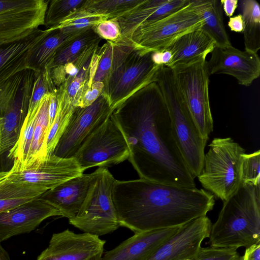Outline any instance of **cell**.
<instances>
[{"label": "cell", "instance_id": "20", "mask_svg": "<svg viewBox=\"0 0 260 260\" xmlns=\"http://www.w3.org/2000/svg\"><path fill=\"white\" fill-rule=\"evenodd\" d=\"M51 30L38 28L23 39L0 45V86L17 73L29 69L32 52Z\"/></svg>", "mask_w": 260, "mask_h": 260}, {"label": "cell", "instance_id": "15", "mask_svg": "<svg viewBox=\"0 0 260 260\" xmlns=\"http://www.w3.org/2000/svg\"><path fill=\"white\" fill-rule=\"evenodd\" d=\"M211 225L206 215L185 224L147 260H194L202 242L209 237Z\"/></svg>", "mask_w": 260, "mask_h": 260}, {"label": "cell", "instance_id": "2", "mask_svg": "<svg viewBox=\"0 0 260 260\" xmlns=\"http://www.w3.org/2000/svg\"><path fill=\"white\" fill-rule=\"evenodd\" d=\"M112 198L120 226L134 234L180 227L212 210L215 197L204 189L143 179L116 180Z\"/></svg>", "mask_w": 260, "mask_h": 260}, {"label": "cell", "instance_id": "36", "mask_svg": "<svg viewBox=\"0 0 260 260\" xmlns=\"http://www.w3.org/2000/svg\"><path fill=\"white\" fill-rule=\"evenodd\" d=\"M260 151L244 153L241 163V182L242 184L253 185L260 192Z\"/></svg>", "mask_w": 260, "mask_h": 260}, {"label": "cell", "instance_id": "43", "mask_svg": "<svg viewBox=\"0 0 260 260\" xmlns=\"http://www.w3.org/2000/svg\"><path fill=\"white\" fill-rule=\"evenodd\" d=\"M238 2V0L220 1L222 10L227 16L229 17H232L237 8Z\"/></svg>", "mask_w": 260, "mask_h": 260}, {"label": "cell", "instance_id": "35", "mask_svg": "<svg viewBox=\"0 0 260 260\" xmlns=\"http://www.w3.org/2000/svg\"><path fill=\"white\" fill-rule=\"evenodd\" d=\"M85 0H52L49 1L45 18V25L53 28L57 26L72 12L78 9Z\"/></svg>", "mask_w": 260, "mask_h": 260}, {"label": "cell", "instance_id": "22", "mask_svg": "<svg viewBox=\"0 0 260 260\" xmlns=\"http://www.w3.org/2000/svg\"><path fill=\"white\" fill-rule=\"evenodd\" d=\"M32 89L19 96L1 117L0 156L13 148L19 138Z\"/></svg>", "mask_w": 260, "mask_h": 260}, {"label": "cell", "instance_id": "27", "mask_svg": "<svg viewBox=\"0 0 260 260\" xmlns=\"http://www.w3.org/2000/svg\"><path fill=\"white\" fill-rule=\"evenodd\" d=\"M51 94H45L37 107L32 142L25 167L47 156L46 142L49 131L48 108Z\"/></svg>", "mask_w": 260, "mask_h": 260}, {"label": "cell", "instance_id": "33", "mask_svg": "<svg viewBox=\"0 0 260 260\" xmlns=\"http://www.w3.org/2000/svg\"><path fill=\"white\" fill-rule=\"evenodd\" d=\"M143 0H85L80 9L91 15H104L108 19L119 17Z\"/></svg>", "mask_w": 260, "mask_h": 260}, {"label": "cell", "instance_id": "37", "mask_svg": "<svg viewBox=\"0 0 260 260\" xmlns=\"http://www.w3.org/2000/svg\"><path fill=\"white\" fill-rule=\"evenodd\" d=\"M236 248L201 247L194 260H241Z\"/></svg>", "mask_w": 260, "mask_h": 260}, {"label": "cell", "instance_id": "1", "mask_svg": "<svg viewBox=\"0 0 260 260\" xmlns=\"http://www.w3.org/2000/svg\"><path fill=\"white\" fill-rule=\"evenodd\" d=\"M111 117L124 135L128 160L140 178L196 188L175 141L168 110L155 82L126 99Z\"/></svg>", "mask_w": 260, "mask_h": 260}, {"label": "cell", "instance_id": "38", "mask_svg": "<svg viewBox=\"0 0 260 260\" xmlns=\"http://www.w3.org/2000/svg\"><path fill=\"white\" fill-rule=\"evenodd\" d=\"M95 32L102 39L115 42L121 38V30L118 23L110 19L103 21L92 28Z\"/></svg>", "mask_w": 260, "mask_h": 260}, {"label": "cell", "instance_id": "28", "mask_svg": "<svg viewBox=\"0 0 260 260\" xmlns=\"http://www.w3.org/2000/svg\"><path fill=\"white\" fill-rule=\"evenodd\" d=\"M101 40L92 28L67 40L58 49L52 62L46 68L50 70L74 61L86 49Z\"/></svg>", "mask_w": 260, "mask_h": 260}, {"label": "cell", "instance_id": "11", "mask_svg": "<svg viewBox=\"0 0 260 260\" xmlns=\"http://www.w3.org/2000/svg\"><path fill=\"white\" fill-rule=\"evenodd\" d=\"M113 111L108 97L103 93L89 106L76 107L53 154L62 158H74L86 140Z\"/></svg>", "mask_w": 260, "mask_h": 260}, {"label": "cell", "instance_id": "12", "mask_svg": "<svg viewBox=\"0 0 260 260\" xmlns=\"http://www.w3.org/2000/svg\"><path fill=\"white\" fill-rule=\"evenodd\" d=\"M49 1L0 0V45L20 41L45 25Z\"/></svg>", "mask_w": 260, "mask_h": 260}, {"label": "cell", "instance_id": "14", "mask_svg": "<svg viewBox=\"0 0 260 260\" xmlns=\"http://www.w3.org/2000/svg\"><path fill=\"white\" fill-rule=\"evenodd\" d=\"M105 243L96 235L67 229L52 235L37 260H101Z\"/></svg>", "mask_w": 260, "mask_h": 260}, {"label": "cell", "instance_id": "40", "mask_svg": "<svg viewBox=\"0 0 260 260\" xmlns=\"http://www.w3.org/2000/svg\"><path fill=\"white\" fill-rule=\"evenodd\" d=\"M241 260H260V243L246 248Z\"/></svg>", "mask_w": 260, "mask_h": 260}, {"label": "cell", "instance_id": "13", "mask_svg": "<svg viewBox=\"0 0 260 260\" xmlns=\"http://www.w3.org/2000/svg\"><path fill=\"white\" fill-rule=\"evenodd\" d=\"M83 172L75 158H62L52 154L23 168L12 167L7 178L15 183L39 186L48 190Z\"/></svg>", "mask_w": 260, "mask_h": 260}, {"label": "cell", "instance_id": "45", "mask_svg": "<svg viewBox=\"0 0 260 260\" xmlns=\"http://www.w3.org/2000/svg\"><path fill=\"white\" fill-rule=\"evenodd\" d=\"M172 59V53L167 50L162 51L161 61L165 66L169 64Z\"/></svg>", "mask_w": 260, "mask_h": 260}, {"label": "cell", "instance_id": "46", "mask_svg": "<svg viewBox=\"0 0 260 260\" xmlns=\"http://www.w3.org/2000/svg\"><path fill=\"white\" fill-rule=\"evenodd\" d=\"M0 242V260H11L8 251L4 248Z\"/></svg>", "mask_w": 260, "mask_h": 260}, {"label": "cell", "instance_id": "47", "mask_svg": "<svg viewBox=\"0 0 260 260\" xmlns=\"http://www.w3.org/2000/svg\"><path fill=\"white\" fill-rule=\"evenodd\" d=\"M9 173V171L0 172V180L6 178Z\"/></svg>", "mask_w": 260, "mask_h": 260}, {"label": "cell", "instance_id": "9", "mask_svg": "<svg viewBox=\"0 0 260 260\" xmlns=\"http://www.w3.org/2000/svg\"><path fill=\"white\" fill-rule=\"evenodd\" d=\"M152 52L136 48L105 81L102 93L108 97L113 110L137 90L155 81L161 66L153 63Z\"/></svg>", "mask_w": 260, "mask_h": 260}, {"label": "cell", "instance_id": "16", "mask_svg": "<svg viewBox=\"0 0 260 260\" xmlns=\"http://www.w3.org/2000/svg\"><path fill=\"white\" fill-rule=\"evenodd\" d=\"M206 61L209 76L226 74L236 78L238 83L249 86L260 75V58L257 53L240 50L232 45L215 46Z\"/></svg>", "mask_w": 260, "mask_h": 260}, {"label": "cell", "instance_id": "44", "mask_svg": "<svg viewBox=\"0 0 260 260\" xmlns=\"http://www.w3.org/2000/svg\"><path fill=\"white\" fill-rule=\"evenodd\" d=\"M162 51H152L151 53V59L154 64L157 66H162L161 61Z\"/></svg>", "mask_w": 260, "mask_h": 260}, {"label": "cell", "instance_id": "5", "mask_svg": "<svg viewBox=\"0 0 260 260\" xmlns=\"http://www.w3.org/2000/svg\"><path fill=\"white\" fill-rule=\"evenodd\" d=\"M208 146L197 177L206 190L223 202L242 185L241 163L245 150L230 137L214 138Z\"/></svg>", "mask_w": 260, "mask_h": 260}, {"label": "cell", "instance_id": "34", "mask_svg": "<svg viewBox=\"0 0 260 260\" xmlns=\"http://www.w3.org/2000/svg\"><path fill=\"white\" fill-rule=\"evenodd\" d=\"M57 89L49 69L45 68L41 71H36L27 113L24 120H28L31 118L40 102L45 94L55 93Z\"/></svg>", "mask_w": 260, "mask_h": 260}, {"label": "cell", "instance_id": "17", "mask_svg": "<svg viewBox=\"0 0 260 260\" xmlns=\"http://www.w3.org/2000/svg\"><path fill=\"white\" fill-rule=\"evenodd\" d=\"M62 216L60 211L39 198L12 209L0 213V242L30 232L44 220Z\"/></svg>", "mask_w": 260, "mask_h": 260}, {"label": "cell", "instance_id": "32", "mask_svg": "<svg viewBox=\"0 0 260 260\" xmlns=\"http://www.w3.org/2000/svg\"><path fill=\"white\" fill-rule=\"evenodd\" d=\"M80 7L72 12L57 26L52 28L59 29L67 38L71 39L108 19L106 16L89 14L80 9Z\"/></svg>", "mask_w": 260, "mask_h": 260}, {"label": "cell", "instance_id": "24", "mask_svg": "<svg viewBox=\"0 0 260 260\" xmlns=\"http://www.w3.org/2000/svg\"><path fill=\"white\" fill-rule=\"evenodd\" d=\"M203 21L201 28L213 40L215 46L224 48L232 45L226 31L220 1L196 0Z\"/></svg>", "mask_w": 260, "mask_h": 260}, {"label": "cell", "instance_id": "31", "mask_svg": "<svg viewBox=\"0 0 260 260\" xmlns=\"http://www.w3.org/2000/svg\"><path fill=\"white\" fill-rule=\"evenodd\" d=\"M42 39L32 53L28 68L35 71L46 68L60 47L68 39L58 29H53ZM72 39V38H71Z\"/></svg>", "mask_w": 260, "mask_h": 260}, {"label": "cell", "instance_id": "41", "mask_svg": "<svg viewBox=\"0 0 260 260\" xmlns=\"http://www.w3.org/2000/svg\"><path fill=\"white\" fill-rule=\"evenodd\" d=\"M228 25L232 31L243 32L244 25L241 14L230 17Z\"/></svg>", "mask_w": 260, "mask_h": 260}, {"label": "cell", "instance_id": "29", "mask_svg": "<svg viewBox=\"0 0 260 260\" xmlns=\"http://www.w3.org/2000/svg\"><path fill=\"white\" fill-rule=\"evenodd\" d=\"M36 71L27 69L7 80L0 86V117L21 95L32 88Z\"/></svg>", "mask_w": 260, "mask_h": 260}, {"label": "cell", "instance_id": "19", "mask_svg": "<svg viewBox=\"0 0 260 260\" xmlns=\"http://www.w3.org/2000/svg\"><path fill=\"white\" fill-rule=\"evenodd\" d=\"M180 227L134 234L114 248L104 252L101 260H147Z\"/></svg>", "mask_w": 260, "mask_h": 260}, {"label": "cell", "instance_id": "25", "mask_svg": "<svg viewBox=\"0 0 260 260\" xmlns=\"http://www.w3.org/2000/svg\"><path fill=\"white\" fill-rule=\"evenodd\" d=\"M47 190L39 186L15 183L7 177L1 180L0 213L33 201Z\"/></svg>", "mask_w": 260, "mask_h": 260}, {"label": "cell", "instance_id": "48", "mask_svg": "<svg viewBox=\"0 0 260 260\" xmlns=\"http://www.w3.org/2000/svg\"><path fill=\"white\" fill-rule=\"evenodd\" d=\"M0 121H1V117H0Z\"/></svg>", "mask_w": 260, "mask_h": 260}, {"label": "cell", "instance_id": "21", "mask_svg": "<svg viewBox=\"0 0 260 260\" xmlns=\"http://www.w3.org/2000/svg\"><path fill=\"white\" fill-rule=\"evenodd\" d=\"M215 46L214 42L201 27L190 30L174 39L165 49L172 54L171 61L166 66L172 70L206 58Z\"/></svg>", "mask_w": 260, "mask_h": 260}, {"label": "cell", "instance_id": "23", "mask_svg": "<svg viewBox=\"0 0 260 260\" xmlns=\"http://www.w3.org/2000/svg\"><path fill=\"white\" fill-rule=\"evenodd\" d=\"M136 48L126 38L115 42L107 41L99 47L97 50L99 58L91 84L94 82H102L104 84L107 78L123 63L128 55Z\"/></svg>", "mask_w": 260, "mask_h": 260}, {"label": "cell", "instance_id": "42", "mask_svg": "<svg viewBox=\"0 0 260 260\" xmlns=\"http://www.w3.org/2000/svg\"><path fill=\"white\" fill-rule=\"evenodd\" d=\"M58 105V99L57 95V91L55 93L51 94L49 108H48V115H49V130L52 124L54 119Z\"/></svg>", "mask_w": 260, "mask_h": 260}, {"label": "cell", "instance_id": "7", "mask_svg": "<svg viewBox=\"0 0 260 260\" xmlns=\"http://www.w3.org/2000/svg\"><path fill=\"white\" fill-rule=\"evenodd\" d=\"M206 58L172 69L181 96L202 138L208 141L213 130L209 102V75Z\"/></svg>", "mask_w": 260, "mask_h": 260}, {"label": "cell", "instance_id": "10", "mask_svg": "<svg viewBox=\"0 0 260 260\" xmlns=\"http://www.w3.org/2000/svg\"><path fill=\"white\" fill-rule=\"evenodd\" d=\"M129 154L124 135L110 116L86 140L74 158L84 171L117 165L128 159Z\"/></svg>", "mask_w": 260, "mask_h": 260}, {"label": "cell", "instance_id": "39", "mask_svg": "<svg viewBox=\"0 0 260 260\" xmlns=\"http://www.w3.org/2000/svg\"><path fill=\"white\" fill-rule=\"evenodd\" d=\"M104 84L94 82L87 89L76 105V107H85L91 105L103 92Z\"/></svg>", "mask_w": 260, "mask_h": 260}, {"label": "cell", "instance_id": "6", "mask_svg": "<svg viewBox=\"0 0 260 260\" xmlns=\"http://www.w3.org/2000/svg\"><path fill=\"white\" fill-rule=\"evenodd\" d=\"M116 179L106 168L91 184L77 215L69 222L77 229L98 236L113 233L120 227L112 198Z\"/></svg>", "mask_w": 260, "mask_h": 260}, {"label": "cell", "instance_id": "3", "mask_svg": "<svg viewBox=\"0 0 260 260\" xmlns=\"http://www.w3.org/2000/svg\"><path fill=\"white\" fill-rule=\"evenodd\" d=\"M210 246L248 248L260 243V192L249 184H242L226 201L211 225Z\"/></svg>", "mask_w": 260, "mask_h": 260}, {"label": "cell", "instance_id": "30", "mask_svg": "<svg viewBox=\"0 0 260 260\" xmlns=\"http://www.w3.org/2000/svg\"><path fill=\"white\" fill-rule=\"evenodd\" d=\"M240 8L244 21L245 50L257 53L260 49V6L255 0H243Z\"/></svg>", "mask_w": 260, "mask_h": 260}, {"label": "cell", "instance_id": "26", "mask_svg": "<svg viewBox=\"0 0 260 260\" xmlns=\"http://www.w3.org/2000/svg\"><path fill=\"white\" fill-rule=\"evenodd\" d=\"M57 89V108L52 124L48 131L46 142L47 155L53 153L76 108L67 93L64 84H61Z\"/></svg>", "mask_w": 260, "mask_h": 260}, {"label": "cell", "instance_id": "4", "mask_svg": "<svg viewBox=\"0 0 260 260\" xmlns=\"http://www.w3.org/2000/svg\"><path fill=\"white\" fill-rule=\"evenodd\" d=\"M154 82L159 87L167 105L177 146L194 179L202 170L207 142L202 138L181 96L172 70L161 66Z\"/></svg>", "mask_w": 260, "mask_h": 260}, {"label": "cell", "instance_id": "18", "mask_svg": "<svg viewBox=\"0 0 260 260\" xmlns=\"http://www.w3.org/2000/svg\"><path fill=\"white\" fill-rule=\"evenodd\" d=\"M98 168L90 174H82L64 182L41 194L39 198L58 209L62 216L74 218L79 211L89 188L100 174Z\"/></svg>", "mask_w": 260, "mask_h": 260}, {"label": "cell", "instance_id": "8", "mask_svg": "<svg viewBox=\"0 0 260 260\" xmlns=\"http://www.w3.org/2000/svg\"><path fill=\"white\" fill-rule=\"evenodd\" d=\"M203 21L196 0L175 13L155 22L137 28L126 38L137 48L163 51L176 38L201 27Z\"/></svg>", "mask_w": 260, "mask_h": 260}]
</instances>
